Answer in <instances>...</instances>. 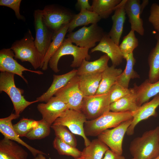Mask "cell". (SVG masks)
Returning <instances> with one entry per match:
<instances>
[{"label":"cell","instance_id":"27","mask_svg":"<svg viewBox=\"0 0 159 159\" xmlns=\"http://www.w3.org/2000/svg\"><path fill=\"white\" fill-rule=\"evenodd\" d=\"M131 89L130 93L111 103L110 111L115 112H134L138 109L139 107L137 103L136 94L132 88Z\"/></svg>","mask_w":159,"mask_h":159},{"label":"cell","instance_id":"9","mask_svg":"<svg viewBox=\"0 0 159 159\" xmlns=\"http://www.w3.org/2000/svg\"><path fill=\"white\" fill-rule=\"evenodd\" d=\"M34 17L36 33L34 42L43 62L52 41L54 33L44 22L42 10L38 9L35 10Z\"/></svg>","mask_w":159,"mask_h":159},{"label":"cell","instance_id":"6","mask_svg":"<svg viewBox=\"0 0 159 159\" xmlns=\"http://www.w3.org/2000/svg\"><path fill=\"white\" fill-rule=\"evenodd\" d=\"M105 33L101 27L95 24L69 33L65 39L78 47L89 49L94 47L96 42L101 41Z\"/></svg>","mask_w":159,"mask_h":159},{"label":"cell","instance_id":"7","mask_svg":"<svg viewBox=\"0 0 159 159\" xmlns=\"http://www.w3.org/2000/svg\"><path fill=\"white\" fill-rule=\"evenodd\" d=\"M110 104L109 93L84 96L81 112L87 120H92L110 111Z\"/></svg>","mask_w":159,"mask_h":159},{"label":"cell","instance_id":"2","mask_svg":"<svg viewBox=\"0 0 159 159\" xmlns=\"http://www.w3.org/2000/svg\"><path fill=\"white\" fill-rule=\"evenodd\" d=\"M133 112H115L110 111L95 119L87 120L84 129L85 135L97 136L105 130L114 128L122 122L133 118Z\"/></svg>","mask_w":159,"mask_h":159},{"label":"cell","instance_id":"13","mask_svg":"<svg viewBox=\"0 0 159 159\" xmlns=\"http://www.w3.org/2000/svg\"><path fill=\"white\" fill-rule=\"evenodd\" d=\"M14 54L11 48H4L0 51V71L16 74L21 77L24 82L28 83L27 80L23 75V72L27 71L42 75L43 73L40 71L28 69L20 64L14 58Z\"/></svg>","mask_w":159,"mask_h":159},{"label":"cell","instance_id":"42","mask_svg":"<svg viewBox=\"0 0 159 159\" xmlns=\"http://www.w3.org/2000/svg\"><path fill=\"white\" fill-rule=\"evenodd\" d=\"M77 4L80 10L85 9L92 11V6L90 4L88 0H77Z\"/></svg>","mask_w":159,"mask_h":159},{"label":"cell","instance_id":"25","mask_svg":"<svg viewBox=\"0 0 159 159\" xmlns=\"http://www.w3.org/2000/svg\"><path fill=\"white\" fill-rule=\"evenodd\" d=\"M69 26V24L64 26L54 33L52 41L40 67L42 70L45 71L47 69L50 59L59 48L65 39Z\"/></svg>","mask_w":159,"mask_h":159},{"label":"cell","instance_id":"20","mask_svg":"<svg viewBox=\"0 0 159 159\" xmlns=\"http://www.w3.org/2000/svg\"><path fill=\"white\" fill-rule=\"evenodd\" d=\"M77 69H74L61 75H53L52 84L47 90L36 98L38 102H47L60 89L65 86L77 75Z\"/></svg>","mask_w":159,"mask_h":159},{"label":"cell","instance_id":"43","mask_svg":"<svg viewBox=\"0 0 159 159\" xmlns=\"http://www.w3.org/2000/svg\"><path fill=\"white\" fill-rule=\"evenodd\" d=\"M44 155L42 154H39L33 159H47ZM77 159H85V158L84 157L82 156Z\"/></svg>","mask_w":159,"mask_h":159},{"label":"cell","instance_id":"30","mask_svg":"<svg viewBox=\"0 0 159 159\" xmlns=\"http://www.w3.org/2000/svg\"><path fill=\"white\" fill-rule=\"evenodd\" d=\"M109 148L98 138L92 140L82 151L81 156L85 159H102Z\"/></svg>","mask_w":159,"mask_h":159},{"label":"cell","instance_id":"14","mask_svg":"<svg viewBox=\"0 0 159 159\" xmlns=\"http://www.w3.org/2000/svg\"><path fill=\"white\" fill-rule=\"evenodd\" d=\"M149 1L143 0L142 4L139 0H126L125 9L129 18L131 29L141 36L144 34L143 21L140 17L144 9L148 4Z\"/></svg>","mask_w":159,"mask_h":159},{"label":"cell","instance_id":"5","mask_svg":"<svg viewBox=\"0 0 159 159\" xmlns=\"http://www.w3.org/2000/svg\"><path fill=\"white\" fill-rule=\"evenodd\" d=\"M88 48L80 47L73 45L71 42L64 39L61 46L50 59L49 64L50 68L55 73L59 72L58 65L60 59L66 55H71L73 60L70 66L79 67L84 59L88 60L90 58Z\"/></svg>","mask_w":159,"mask_h":159},{"label":"cell","instance_id":"40","mask_svg":"<svg viewBox=\"0 0 159 159\" xmlns=\"http://www.w3.org/2000/svg\"><path fill=\"white\" fill-rule=\"evenodd\" d=\"M21 0H0V6L9 7L14 11L15 16L19 20H24V18L20 12Z\"/></svg>","mask_w":159,"mask_h":159},{"label":"cell","instance_id":"33","mask_svg":"<svg viewBox=\"0 0 159 159\" xmlns=\"http://www.w3.org/2000/svg\"><path fill=\"white\" fill-rule=\"evenodd\" d=\"M138 45V41L135 37V31L131 30L129 33L125 36L119 47L125 59L129 54L133 53L134 50Z\"/></svg>","mask_w":159,"mask_h":159},{"label":"cell","instance_id":"31","mask_svg":"<svg viewBox=\"0 0 159 159\" xmlns=\"http://www.w3.org/2000/svg\"><path fill=\"white\" fill-rule=\"evenodd\" d=\"M125 59L126 61L125 68L117 78L116 83L125 88H128L130 80L140 78V76L134 69L136 60L133 53L128 55Z\"/></svg>","mask_w":159,"mask_h":159},{"label":"cell","instance_id":"35","mask_svg":"<svg viewBox=\"0 0 159 159\" xmlns=\"http://www.w3.org/2000/svg\"><path fill=\"white\" fill-rule=\"evenodd\" d=\"M38 122V125L26 135L25 137L28 139L31 140H39L49 135L51 125L43 118Z\"/></svg>","mask_w":159,"mask_h":159},{"label":"cell","instance_id":"29","mask_svg":"<svg viewBox=\"0 0 159 159\" xmlns=\"http://www.w3.org/2000/svg\"><path fill=\"white\" fill-rule=\"evenodd\" d=\"M155 37L156 43L151 50L148 57L149 67L148 79L151 83L155 82L159 80V33Z\"/></svg>","mask_w":159,"mask_h":159},{"label":"cell","instance_id":"15","mask_svg":"<svg viewBox=\"0 0 159 159\" xmlns=\"http://www.w3.org/2000/svg\"><path fill=\"white\" fill-rule=\"evenodd\" d=\"M37 108L42 118L51 125L62 113L69 109L65 103L55 96L46 103L38 104Z\"/></svg>","mask_w":159,"mask_h":159},{"label":"cell","instance_id":"8","mask_svg":"<svg viewBox=\"0 0 159 159\" xmlns=\"http://www.w3.org/2000/svg\"><path fill=\"white\" fill-rule=\"evenodd\" d=\"M87 120L81 112L68 109L62 113L53 124L65 126L73 134L82 137L85 146H87L91 142L84 131V125Z\"/></svg>","mask_w":159,"mask_h":159},{"label":"cell","instance_id":"19","mask_svg":"<svg viewBox=\"0 0 159 159\" xmlns=\"http://www.w3.org/2000/svg\"><path fill=\"white\" fill-rule=\"evenodd\" d=\"M126 0H121L114 9V13L112 16V25L107 34L108 36L117 45L123 32V26L126 19L125 5Z\"/></svg>","mask_w":159,"mask_h":159},{"label":"cell","instance_id":"38","mask_svg":"<svg viewBox=\"0 0 159 159\" xmlns=\"http://www.w3.org/2000/svg\"><path fill=\"white\" fill-rule=\"evenodd\" d=\"M131 91V88H125L116 83L111 87L108 93L111 103L129 94Z\"/></svg>","mask_w":159,"mask_h":159},{"label":"cell","instance_id":"1","mask_svg":"<svg viewBox=\"0 0 159 159\" xmlns=\"http://www.w3.org/2000/svg\"><path fill=\"white\" fill-rule=\"evenodd\" d=\"M131 159H154L159 155V126L134 139L129 148Z\"/></svg>","mask_w":159,"mask_h":159},{"label":"cell","instance_id":"10","mask_svg":"<svg viewBox=\"0 0 159 159\" xmlns=\"http://www.w3.org/2000/svg\"><path fill=\"white\" fill-rule=\"evenodd\" d=\"M79 76L76 75L54 96L65 103L69 109L81 111L84 96L79 85Z\"/></svg>","mask_w":159,"mask_h":159},{"label":"cell","instance_id":"44","mask_svg":"<svg viewBox=\"0 0 159 159\" xmlns=\"http://www.w3.org/2000/svg\"><path fill=\"white\" fill-rule=\"evenodd\" d=\"M154 159H159V155Z\"/></svg>","mask_w":159,"mask_h":159},{"label":"cell","instance_id":"4","mask_svg":"<svg viewBox=\"0 0 159 159\" xmlns=\"http://www.w3.org/2000/svg\"><path fill=\"white\" fill-rule=\"evenodd\" d=\"M15 74L6 72L0 73V91L6 93L13 103L15 113L19 115L27 107L38 102L26 100L22 95L24 90L16 87L14 82Z\"/></svg>","mask_w":159,"mask_h":159},{"label":"cell","instance_id":"12","mask_svg":"<svg viewBox=\"0 0 159 159\" xmlns=\"http://www.w3.org/2000/svg\"><path fill=\"white\" fill-rule=\"evenodd\" d=\"M42 10L44 22L54 33L69 24L73 16L64 9L53 5L46 6Z\"/></svg>","mask_w":159,"mask_h":159},{"label":"cell","instance_id":"24","mask_svg":"<svg viewBox=\"0 0 159 159\" xmlns=\"http://www.w3.org/2000/svg\"><path fill=\"white\" fill-rule=\"evenodd\" d=\"M122 71L121 69L116 68L113 65L108 66L102 73L101 80L95 94H108L110 88L116 83L117 78Z\"/></svg>","mask_w":159,"mask_h":159},{"label":"cell","instance_id":"22","mask_svg":"<svg viewBox=\"0 0 159 159\" xmlns=\"http://www.w3.org/2000/svg\"><path fill=\"white\" fill-rule=\"evenodd\" d=\"M133 85L132 88L136 94L139 107L159 94V80L155 82L151 83L147 79L139 86L135 83Z\"/></svg>","mask_w":159,"mask_h":159},{"label":"cell","instance_id":"26","mask_svg":"<svg viewBox=\"0 0 159 159\" xmlns=\"http://www.w3.org/2000/svg\"><path fill=\"white\" fill-rule=\"evenodd\" d=\"M102 73L79 76V87L84 96L95 95L101 80Z\"/></svg>","mask_w":159,"mask_h":159},{"label":"cell","instance_id":"17","mask_svg":"<svg viewBox=\"0 0 159 159\" xmlns=\"http://www.w3.org/2000/svg\"><path fill=\"white\" fill-rule=\"evenodd\" d=\"M159 106V94L150 101L147 102L135 112H133V119L131 124L128 128L126 134L129 136L133 135L136 126L140 121L151 117H156V108Z\"/></svg>","mask_w":159,"mask_h":159},{"label":"cell","instance_id":"28","mask_svg":"<svg viewBox=\"0 0 159 159\" xmlns=\"http://www.w3.org/2000/svg\"><path fill=\"white\" fill-rule=\"evenodd\" d=\"M101 19L93 11L81 9L78 14L73 15L69 24L68 32H72L76 27L89 24H97Z\"/></svg>","mask_w":159,"mask_h":159},{"label":"cell","instance_id":"11","mask_svg":"<svg viewBox=\"0 0 159 159\" xmlns=\"http://www.w3.org/2000/svg\"><path fill=\"white\" fill-rule=\"evenodd\" d=\"M132 119L123 122L112 129L105 130L97 136V138L106 145L112 151L122 155L123 138Z\"/></svg>","mask_w":159,"mask_h":159},{"label":"cell","instance_id":"36","mask_svg":"<svg viewBox=\"0 0 159 159\" xmlns=\"http://www.w3.org/2000/svg\"><path fill=\"white\" fill-rule=\"evenodd\" d=\"M51 127L54 130L56 137L65 143L76 147L77 145L76 138L66 127L61 125L52 124Z\"/></svg>","mask_w":159,"mask_h":159},{"label":"cell","instance_id":"41","mask_svg":"<svg viewBox=\"0 0 159 159\" xmlns=\"http://www.w3.org/2000/svg\"><path fill=\"white\" fill-rule=\"evenodd\" d=\"M102 159H125L124 156L117 153L109 149L105 153V156Z\"/></svg>","mask_w":159,"mask_h":159},{"label":"cell","instance_id":"3","mask_svg":"<svg viewBox=\"0 0 159 159\" xmlns=\"http://www.w3.org/2000/svg\"><path fill=\"white\" fill-rule=\"evenodd\" d=\"M34 41L31 31L29 30L23 38L15 41L10 48L14 53L15 59L22 62H28L37 69L40 67L42 60Z\"/></svg>","mask_w":159,"mask_h":159},{"label":"cell","instance_id":"39","mask_svg":"<svg viewBox=\"0 0 159 159\" xmlns=\"http://www.w3.org/2000/svg\"><path fill=\"white\" fill-rule=\"evenodd\" d=\"M148 21L159 33V5L157 3H153L151 6Z\"/></svg>","mask_w":159,"mask_h":159},{"label":"cell","instance_id":"23","mask_svg":"<svg viewBox=\"0 0 159 159\" xmlns=\"http://www.w3.org/2000/svg\"><path fill=\"white\" fill-rule=\"evenodd\" d=\"M109 57L105 54L97 59L90 62L83 60L80 66L77 69V75L92 74L102 73L108 67Z\"/></svg>","mask_w":159,"mask_h":159},{"label":"cell","instance_id":"21","mask_svg":"<svg viewBox=\"0 0 159 159\" xmlns=\"http://www.w3.org/2000/svg\"><path fill=\"white\" fill-rule=\"evenodd\" d=\"M28 153L13 141L4 138L0 141V159H27Z\"/></svg>","mask_w":159,"mask_h":159},{"label":"cell","instance_id":"16","mask_svg":"<svg viewBox=\"0 0 159 159\" xmlns=\"http://www.w3.org/2000/svg\"><path fill=\"white\" fill-rule=\"evenodd\" d=\"M20 115L11 113L9 116L0 119V132L7 139L16 142L25 147L34 157L40 154L46 155L43 152L30 146L20 138L14 130L12 121L19 117Z\"/></svg>","mask_w":159,"mask_h":159},{"label":"cell","instance_id":"37","mask_svg":"<svg viewBox=\"0 0 159 159\" xmlns=\"http://www.w3.org/2000/svg\"><path fill=\"white\" fill-rule=\"evenodd\" d=\"M38 121L23 118L13 125L14 131L19 137H25L26 134L38 125Z\"/></svg>","mask_w":159,"mask_h":159},{"label":"cell","instance_id":"34","mask_svg":"<svg viewBox=\"0 0 159 159\" xmlns=\"http://www.w3.org/2000/svg\"><path fill=\"white\" fill-rule=\"evenodd\" d=\"M53 145L60 155L71 156L74 159L82 157V152L76 147L65 143L56 137L53 141Z\"/></svg>","mask_w":159,"mask_h":159},{"label":"cell","instance_id":"32","mask_svg":"<svg viewBox=\"0 0 159 159\" xmlns=\"http://www.w3.org/2000/svg\"><path fill=\"white\" fill-rule=\"evenodd\" d=\"M121 1V0H93L91 5L92 11L97 14L101 19H107Z\"/></svg>","mask_w":159,"mask_h":159},{"label":"cell","instance_id":"18","mask_svg":"<svg viewBox=\"0 0 159 159\" xmlns=\"http://www.w3.org/2000/svg\"><path fill=\"white\" fill-rule=\"evenodd\" d=\"M95 51L105 53L110 59L112 65L116 67L120 64L124 59L119 45L105 33L99 44L91 49L90 52Z\"/></svg>","mask_w":159,"mask_h":159}]
</instances>
